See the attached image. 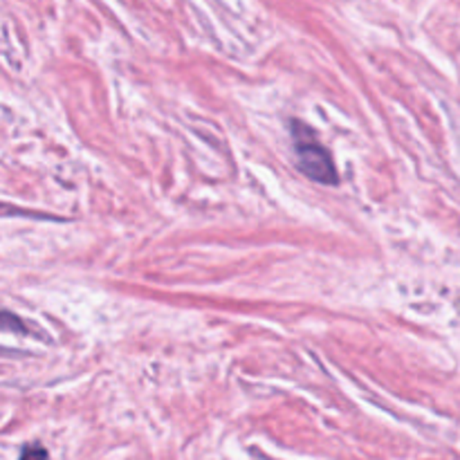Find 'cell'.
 <instances>
[{"label": "cell", "instance_id": "6da1fadb", "mask_svg": "<svg viewBox=\"0 0 460 460\" xmlns=\"http://www.w3.org/2000/svg\"><path fill=\"white\" fill-rule=\"evenodd\" d=\"M290 133L296 153V166H299L301 173L313 180V182L335 187L340 182V173H337L331 151L323 146L319 135L301 119H292Z\"/></svg>", "mask_w": 460, "mask_h": 460}, {"label": "cell", "instance_id": "7a4b0ae2", "mask_svg": "<svg viewBox=\"0 0 460 460\" xmlns=\"http://www.w3.org/2000/svg\"><path fill=\"white\" fill-rule=\"evenodd\" d=\"M0 331L13 332V335H30V326L18 314L0 308Z\"/></svg>", "mask_w": 460, "mask_h": 460}, {"label": "cell", "instance_id": "3957f363", "mask_svg": "<svg viewBox=\"0 0 460 460\" xmlns=\"http://www.w3.org/2000/svg\"><path fill=\"white\" fill-rule=\"evenodd\" d=\"M18 460H49V454L43 445L31 443V445H25V447H22L21 458Z\"/></svg>", "mask_w": 460, "mask_h": 460}, {"label": "cell", "instance_id": "277c9868", "mask_svg": "<svg viewBox=\"0 0 460 460\" xmlns=\"http://www.w3.org/2000/svg\"><path fill=\"white\" fill-rule=\"evenodd\" d=\"M0 216H34V214H30V211H25V209H18V207L3 205V202H0Z\"/></svg>", "mask_w": 460, "mask_h": 460}]
</instances>
